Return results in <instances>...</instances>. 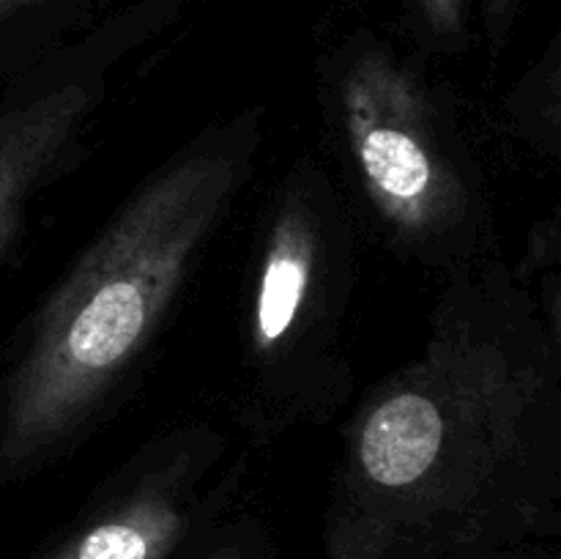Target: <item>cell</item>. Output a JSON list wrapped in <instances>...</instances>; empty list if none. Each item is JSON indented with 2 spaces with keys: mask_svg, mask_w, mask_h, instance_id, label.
Masks as SVG:
<instances>
[{
  "mask_svg": "<svg viewBox=\"0 0 561 559\" xmlns=\"http://www.w3.org/2000/svg\"><path fill=\"white\" fill-rule=\"evenodd\" d=\"M334 115L362 195L409 255L455 258L477 228L474 173L420 75L362 47L334 80Z\"/></svg>",
  "mask_w": 561,
  "mask_h": 559,
  "instance_id": "277c9868",
  "label": "cell"
},
{
  "mask_svg": "<svg viewBox=\"0 0 561 559\" xmlns=\"http://www.w3.org/2000/svg\"><path fill=\"white\" fill-rule=\"evenodd\" d=\"M354 239L332 181L301 159L266 217L247 312V420L279 431L329 414L345 395L340 332Z\"/></svg>",
  "mask_w": 561,
  "mask_h": 559,
  "instance_id": "3957f363",
  "label": "cell"
},
{
  "mask_svg": "<svg viewBox=\"0 0 561 559\" xmlns=\"http://www.w3.org/2000/svg\"><path fill=\"white\" fill-rule=\"evenodd\" d=\"M252 129L208 132L153 173L49 294L0 400V480L53 464L137 365L250 173Z\"/></svg>",
  "mask_w": 561,
  "mask_h": 559,
  "instance_id": "7a4b0ae2",
  "label": "cell"
},
{
  "mask_svg": "<svg viewBox=\"0 0 561 559\" xmlns=\"http://www.w3.org/2000/svg\"><path fill=\"white\" fill-rule=\"evenodd\" d=\"M214 453L201 438L170 442L168 453L110 499L47 559H164L190 526V507L203 466Z\"/></svg>",
  "mask_w": 561,
  "mask_h": 559,
  "instance_id": "5b68a950",
  "label": "cell"
},
{
  "mask_svg": "<svg viewBox=\"0 0 561 559\" xmlns=\"http://www.w3.org/2000/svg\"><path fill=\"white\" fill-rule=\"evenodd\" d=\"M557 349L559 329L502 272L460 277L420 360L351 420L343 502L365 521H409L535 466L557 420Z\"/></svg>",
  "mask_w": 561,
  "mask_h": 559,
  "instance_id": "6da1fadb",
  "label": "cell"
},
{
  "mask_svg": "<svg viewBox=\"0 0 561 559\" xmlns=\"http://www.w3.org/2000/svg\"><path fill=\"white\" fill-rule=\"evenodd\" d=\"M42 3V0H0V22L9 20V16H14L16 11L22 9H31V5Z\"/></svg>",
  "mask_w": 561,
  "mask_h": 559,
  "instance_id": "9c48e42d",
  "label": "cell"
},
{
  "mask_svg": "<svg viewBox=\"0 0 561 559\" xmlns=\"http://www.w3.org/2000/svg\"><path fill=\"white\" fill-rule=\"evenodd\" d=\"M463 5L466 0H420L427 27L447 42L463 36Z\"/></svg>",
  "mask_w": 561,
  "mask_h": 559,
  "instance_id": "52a82bcc",
  "label": "cell"
},
{
  "mask_svg": "<svg viewBox=\"0 0 561 559\" xmlns=\"http://www.w3.org/2000/svg\"><path fill=\"white\" fill-rule=\"evenodd\" d=\"M99 96L91 82L66 80L0 110V258L33 195L77 153Z\"/></svg>",
  "mask_w": 561,
  "mask_h": 559,
  "instance_id": "8992f818",
  "label": "cell"
},
{
  "mask_svg": "<svg viewBox=\"0 0 561 559\" xmlns=\"http://www.w3.org/2000/svg\"><path fill=\"white\" fill-rule=\"evenodd\" d=\"M515 0H485L488 5V25H491V36L496 38L502 33L504 22H507L510 9H513Z\"/></svg>",
  "mask_w": 561,
  "mask_h": 559,
  "instance_id": "ba28073f",
  "label": "cell"
},
{
  "mask_svg": "<svg viewBox=\"0 0 561 559\" xmlns=\"http://www.w3.org/2000/svg\"><path fill=\"white\" fill-rule=\"evenodd\" d=\"M211 559H247V557L239 551V548H222V551L214 554Z\"/></svg>",
  "mask_w": 561,
  "mask_h": 559,
  "instance_id": "30bf717a",
  "label": "cell"
}]
</instances>
